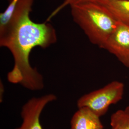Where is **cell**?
<instances>
[{
	"instance_id": "5b68a950",
	"label": "cell",
	"mask_w": 129,
	"mask_h": 129,
	"mask_svg": "<svg viewBox=\"0 0 129 129\" xmlns=\"http://www.w3.org/2000/svg\"><path fill=\"white\" fill-rule=\"evenodd\" d=\"M103 49L114 55L122 64L129 68V25L118 22Z\"/></svg>"
},
{
	"instance_id": "8fae6325",
	"label": "cell",
	"mask_w": 129,
	"mask_h": 129,
	"mask_svg": "<svg viewBox=\"0 0 129 129\" xmlns=\"http://www.w3.org/2000/svg\"><path fill=\"white\" fill-rule=\"evenodd\" d=\"M124 111H125V112H126V113L128 115L129 117V106H127L125 109Z\"/></svg>"
},
{
	"instance_id": "8992f818",
	"label": "cell",
	"mask_w": 129,
	"mask_h": 129,
	"mask_svg": "<svg viewBox=\"0 0 129 129\" xmlns=\"http://www.w3.org/2000/svg\"><path fill=\"white\" fill-rule=\"evenodd\" d=\"M100 117L88 107L79 108L70 120V129H103Z\"/></svg>"
},
{
	"instance_id": "30bf717a",
	"label": "cell",
	"mask_w": 129,
	"mask_h": 129,
	"mask_svg": "<svg viewBox=\"0 0 129 129\" xmlns=\"http://www.w3.org/2000/svg\"><path fill=\"white\" fill-rule=\"evenodd\" d=\"M5 92V87L4 84L2 80L0 82V102L2 103L3 102V98H4V94Z\"/></svg>"
},
{
	"instance_id": "277c9868",
	"label": "cell",
	"mask_w": 129,
	"mask_h": 129,
	"mask_svg": "<svg viewBox=\"0 0 129 129\" xmlns=\"http://www.w3.org/2000/svg\"><path fill=\"white\" fill-rule=\"evenodd\" d=\"M56 100V96L53 93L30 99L22 107V122L15 129H44L40 121L42 113L48 104Z\"/></svg>"
},
{
	"instance_id": "ba28073f",
	"label": "cell",
	"mask_w": 129,
	"mask_h": 129,
	"mask_svg": "<svg viewBox=\"0 0 129 129\" xmlns=\"http://www.w3.org/2000/svg\"><path fill=\"white\" fill-rule=\"evenodd\" d=\"M111 129H129V117L124 110H119L112 114Z\"/></svg>"
},
{
	"instance_id": "7a4b0ae2",
	"label": "cell",
	"mask_w": 129,
	"mask_h": 129,
	"mask_svg": "<svg viewBox=\"0 0 129 129\" xmlns=\"http://www.w3.org/2000/svg\"><path fill=\"white\" fill-rule=\"evenodd\" d=\"M69 7L74 22L81 28L93 44L103 48L118 21L99 3H85Z\"/></svg>"
},
{
	"instance_id": "52a82bcc",
	"label": "cell",
	"mask_w": 129,
	"mask_h": 129,
	"mask_svg": "<svg viewBox=\"0 0 129 129\" xmlns=\"http://www.w3.org/2000/svg\"><path fill=\"white\" fill-rule=\"evenodd\" d=\"M117 21L129 25V0H101Z\"/></svg>"
},
{
	"instance_id": "9c48e42d",
	"label": "cell",
	"mask_w": 129,
	"mask_h": 129,
	"mask_svg": "<svg viewBox=\"0 0 129 129\" xmlns=\"http://www.w3.org/2000/svg\"><path fill=\"white\" fill-rule=\"evenodd\" d=\"M101 0H63V3L58 6L52 13L48 17L47 21L50 20L53 17L55 16L57 14H58L61 10L63 9L66 6H70L72 5H76L78 4L85 3H89V2H99Z\"/></svg>"
},
{
	"instance_id": "3957f363",
	"label": "cell",
	"mask_w": 129,
	"mask_h": 129,
	"mask_svg": "<svg viewBox=\"0 0 129 129\" xmlns=\"http://www.w3.org/2000/svg\"><path fill=\"white\" fill-rule=\"evenodd\" d=\"M124 90L123 83L114 81L99 89L85 94L77 101L79 108L88 107L100 117L104 115L109 107L120 101Z\"/></svg>"
},
{
	"instance_id": "6da1fadb",
	"label": "cell",
	"mask_w": 129,
	"mask_h": 129,
	"mask_svg": "<svg viewBox=\"0 0 129 129\" xmlns=\"http://www.w3.org/2000/svg\"><path fill=\"white\" fill-rule=\"evenodd\" d=\"M34 0H18L9 20L0 27V46L7 48L14 59V67L7 75L10 83L19 84L28 90L39 91L44 87L43 76L30 62L34 48L45 49L55 44V28L47 21L32 20L30 13Z\"/></svg>"
}]
</instances>
